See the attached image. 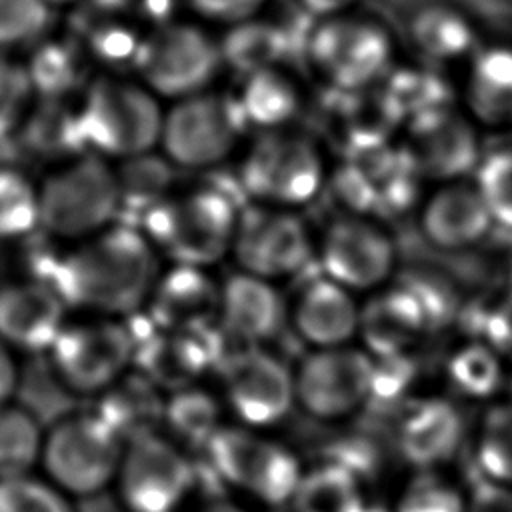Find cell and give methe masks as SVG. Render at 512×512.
I'll list each match as a JSON object with an SVG mask.
<instances>
[{"instance_id": "836d02e7", "label": "cell", "mask_w": 512, "mask_h": 512, "mask_svg": "<svg viewBox=\"0 0 512 512\" xmlns=\"http://www.w3.org/2000/svg\"><path fill=\"white\" fill-rule=\"evenodd\" d=\"M44 426L18 402L0 406V480L34 474L40 466Z\"/></svg>"}, {"instance_id": "f35d334b", "label": "cell", "mask_w": 512, "mask_h": 512, "mask_svg": "<svg viewBox=\"0 0 512 512\" xmlns=\"http://www.w3.org/2000/svg\"><path fill=\"white\" fill-rule=\"evenodd\" d=\"M452 386L472 398H488L502 384V356L486 342H470L448 360Z\"/></svg>"}, {"instance_id": "f546056e", "label": "cell", "mask_w": 512, "mask_h": 512, "mask_svg": "<svg viewBox=\"0 0 512 512\" xmlns=\"http://www.w3.org/2000/svg\"><path fill=\"white\" fill-rule=\"evenodd\" d=\"M234 98L246 128L256 134L292 128L304 106L302 84L284 66L244 76Z\"/></svg>"}, {"instance_id": "5bb4252c", "label": "cell", "mask_w": 512, "mask_h": 512, "mask_svg": "<svg viewBox=\"0 0 512 512\" xmlns=\"http://www.w3.org/2000/svg\"><path fill=\"white\" fill-rule=\"evenodd\" d=\"M322 276L352 294L386 288L398 270V246L388 228L372 218L346 214L332 218L316 238Z\"/></svg>"}, {"instance_id": "8992f818", "label": "cell", "mask_w": 512, "mask_h": 512, "mask_svg": "<svg viewBox=\"0 0 512 512\" xmlns=\"http://www.w3.org/2000/svg\"><path fill=\"white\" fill-rule=\"evenodd\" d=\"M162 122L164 114L146 86L112 76L90 82L78 108L86 148L118 160L148 154L160 144Z\"/></svg>"}, {"instance_id": "bcb514c9", "label": "cell", "mask_w": 512, "mask_h": 512, "mask_svg": "<svg viewBox=\"0 0 512 512\" xmlns=\"http://www.w3.org/2000/svg\"><path fill=\"white\" fill-rule=\"evenodd\" d=\"M400 284L418 298L432 322V328L448 322L454 316L458 308V292L452 286V280L446 278L442 272L428 268L408 270L402 276Z\"/></svg>"}, {"instance_id": "e575fe53", "label": "cell", "mask_w": 512, "mask_h": 512, "mask_svg": "<svg viewBox=\"0 0 512 512\" xmlns=\"http://www.w3.org/2000/svg\"><path fill=\"white\" fill-rule=\"evenodd\" d=\"M114 172L118 184V216L130 214L134 220L142 222L152 208L170 196L172 170L166 158H158L150 152L140 154L122 160L120 168Z\"/></svg>"}, {"instance_id": "3957f363", "label": "cell", "mask_w": 512, "mask_h": 512, "mask_svg": "<svg viewBox=\"0 0 512 512\" xmlns=\"http://www.w3.org/2000/svg\"><path fill=\"white\" fill-rule=\"evenodd\" d=\"M238 176L254 206L298 212L324 192L330 168L314 138L286 128L256 134L242 154Z\"/></svg>"}, {"instance_id": "f5cc1de1", "label": "cell", "mask_w": 512, "mask_h": 512, "mask_svg": "<svg viewBox=\"0 0 512 512\" xmlns=\"http://www.w3.org/2000/svg\"><path fill=\"white\" fill-rule=\"evenodd\" d=\"M294 6L314 22L356 12L362 0H292Z\"/></svg>"}, {"instance_id": "d6a6232c", "label": "cell", "mask_w": 512, "mask_h": 512, "mask_svg": "<svg viewBox=\"0 0 512 512\" xmlns=\"http://www.w3.org/2000/svg\"><path fill=\"white\" fill-rule=\"evenodd\" d=\"M290 38L282 26L262 16L230 26L220 40L222 62L242 78L284 64Z\"/></svg>"}, {"instance_id": "1f68e13d", "label": "cell", "mask_w": 512, "mask_h": 512, "mask_svg": "<svg viewBox=\"0 0 512 512\" xmlns=\"http://www.w3.org/2000/svg\"><path fill=\"white\" fill-rule=\"evenodd\" d=\"M382 94L398 114L402 128L424 116L452 108L458 98L454 86L438 66L426 62H402L392 68L380 84Z\"/></svg>"}, {"instance_id": "ffe728a7", "label": "cell", "mask_w": 512, "mask_h": 512, "mask_svg": "<svg viewBox=\"0 0 512 512\" xmlns=\"http://www.w3.org/2000/svg\"><path fill=\"white\" fill-rule=\"evenodd\" d=\"M328 140L342 158L386 148L402 138V122L380 86L360 92H330L324 104Z\"/></svg>"}, {"instance_id": "60d3db41", "label": "cell", "mask_w": 512, "mask_h": 512, "mask_svg": "<svg viewBox=\"0 0 512 512\" xmlns=\"http://www.w3.org/2000/svg\"><path fill=\"white\" fill-rule=\"evenodd\" d=\"M494 226L512 232V144L484 150L472 176Z\"/></svg>"}, {"instance_id": "83f0119b", "label": "cell", "mask_w": 512, "mask_h": 512, "mask_svg": "<svg viewBox=\"0 0 512 512\" xmlns=\"http://www.w3.org/2000/svg\"><path fill=\"white\" fill-rule=\"evenodd\" d=\"M464 436L458 408L442 398L416 402L400 420L398 448L406 462L422 470H432L448 462Z\"/></svg>"}, {"instance_id": "7bdbcfd3", "label": "cell", "mask_w": 512, "mask_h": 512, "mask_svg": "<svg viewBox=\"0 0 512 512\" xmlns=\"http://www.w3.org/2000/svg\"><path fill=\"white\" fill-rule=\"evenodd\" d=\"M0 512H76L74 500L42 474L0 480Z\"/></svg>"}, {"instance_id": "9c48e42d", "label": "cell", "mask_w": 512, "mask_h": 512, "mask_svg": "<svg viewBox=\"0 0 512 512\" xmlns=\"http://www.w3.org/2000/svg\"><path fill=\"white\" fill-rule=\"evenodd\" d=\"M40 226L52 236L92 238L118 218L116 172L98 154L76 156L38 188Z\"/></svg>"}, {"instance_id": "52a82bcc", "label": "cell", "mask_w": 512, "mask_h": 512, "mask_svg": "<svg viewBox=\"0 0 512 512\" xmlns=\"http://www.w3.org/2000/svg\"><path fill=\"white\" fill-rule=\"evenodd\" d=\"M424 184L426 178L402 140L364 156L342 158L328 180L342 212L382 224L418 210Z\"/></svg>"}, {"instance_id": "c3c4849f", "label": "cell", "mask_w": 512, "mask_h": 512, "mask_svg": "<svg viewBox=\"0 0 512 512\" xmlns=\"http://www.w3.org/2000/svg\"><path fill=\"white\" fill-rule=\"evenodd\" d=\"M34 94L26 66L0 56V140L18 132Z\"/></svg>"}, {"instance_id": "44dd1931", "label": "cell", "mask_w": 512, "mask_h": 512, "mask_svg": "<svg viewBox=\"0 0 512 512\" xmlns=\"http://www.w3.org/2000/svg\"><path fill=\"white\" fill-rule=\"evenodd\" d=\"M66 324V302L44 282L0 288V340L14 352H48Z\"/></svg>"}, {"instance_id": "ab89813d", "label": "cell", "mask_w": 512, "mask_h": 512, "mask_svg": "<svg viewBox=\"0 0 512 512\" xmlns=\"http://www.w3.org/2000/svg\"><path fill=\"white\" fill-rule=\"evenodd\" d=\"M40 226V196L28 176L0 168V240L26 236Z\"/></svg>"}, {"instance_id": "7402d4cb", "label": "cell", "mask_w": 512, "mask_h": 512, "mask_svg": "<svg viewBox=\"0 0 512 512\" xmlns=\"http://www.w3.org/2000/svg\"><path fill=\"white\" fill-rule=\"evenodd\" d=\"M146 306L160 332H202L218 322L220 284L206 268L174 264L156 278Z\"/></svg>"}, {"instance_id": "ac0fdd59", "label": "cell", "mask_w": 512, "mask_h": 512, "mask_svg": "<svg viewBox=\"0 0 512 512\" xmlns=\"http://www.w3.org/2000/svg\"><path fill=\"white\" fill-rule=\"evenodd\" d=\"M400 140L436 184L468 180L484 156L480 128L456 106L406 124Z\"/></svg>"}, {"instance_id": "f6af8a7d", "label": "cell", "mask_w": 512, "mask_h": 512, "mask_svg": "<svg viewBox=\"0 0 512 512\" xmlns=\"http://www.w3.org/2000/svg\"><path fill=\"white\" fill-rule=\"evenodd\" d=\"M50 22L44 0H0V48H16L38 40Z\"/></svg>"}, {"instance_id": "11a10c76", "label": "cell", "mask_w": 512, "mask_h": 512, "mask_svg": "<svg viewBox=\"0 0 512 512\" xmlns=\"http://www.w3.org/2000/svg\"><path fill=\"white\" fill-rule=\"evenodd\" d=\"M196 512H242V510H240L238 506L230 504V502H220V500H216V502H210V504L202 506V508L196 510Z\"/></svg>"}, {"instance_id": "d4e9b609", "label": "cell", "mask_w": 512, "mask_h": 512, "mask_svg": "<svg viewBox=\"0 0 512 512\" xmlns=\"http://www.w3.org/2000/svg\"><path fill=\"white\" fill-rule=\"evenodd\" d=\"M428 330H432V322L426 310L400 282L374 292L360 306L358 338L372 358L404 356Z\"/></svg>"}, {"instance_id": "681fc988", "label": "cell", "mask_w": 512, "mask_h": 512, "mask_svg": "<svg viewBox=\"0 0 512 512\" xmlns=\"http://www.w3.org/2000/svg\"><path fill=\"white\" fill-rule=\"evenodd\" d=\"M190 6L204 18L236 26L258 18L270 0H188Z\"/></svg>"}, {"instance_id": "cb8c5ba5", "label": "cell", "mask_w": 512, "mask_h": 512, "mask_svg": "<svg viewBox=\"0 0 512 512\" xmlns=\"http://www.w3.org/2000/svg\"><path fill=\"white\" fill-rule=\"evenodd\" d=\"M462 112L480 128L512 130V46L480 44L464 64L458 86Z\"/></svg>"}, {"instance_id": "ee69618b", "label": "cell", "mask_w": 512, "mask_h": 512, "mask_svg": "<svg viewBox=\"0 0 512 512\" xmlns=\"http://www.w3.org/2000/svg\"><path fill=\"white\" fill-rule=\"evenodd\" d=\"M396 512H466V496L440 474L422 470L402 490Z\"/></svg>"}, {"instance_id": "f1b7e54d", "label": "cell", "mask_w": 512, "mask_h": 512, "mask_svg": "<svg viewBox=\"0 0 512 512\" xmlns=\"http://www.w3.org/2000/svg\"><path fill=\"white\" fill-rule=\"evenodd\" d=\"M210 332H158L146 342H138L134 370L142 372L156 386L180 390L192 382L212 362Z\"/></svg>"}, {"instance_id": "4fadbf2b", "label": "cell", "mask_w": 512, "mask_h": 512, "mask_svg": "<svg viewBox=\"0 0 512 512\" xmlns=\"http://www.w3.org/2000/svg\"><path fill=\"white\" fill-rule=\"evenodd\" d=\"M204 450L222 480L270 506L288 504L304 474L288 446L246 426H222Z\"/></svg>"}, {"instance_id": "5b68a950", "label": "cell", "mask_w": 512, "mask_h": 512, "mask_svg": "<svg viewBox=\"0 0 512 512\" xmlns=\"http://www.w3.org/2000/svg\"><path fill=\"white\" fill-rule=\"evenodd\" d=\"M124 440L94 412H68L44 428L40 474L72 500L114 486Z\"/></svg>"}, {"instance_id": "7c38bea8", "label": "cell", "mask_w": 512, "mask_h": 512, "mask_svg": "<svg viewBox=\"0 0 512 512\" xmlns=\"http://www.w3.org/2000/svg\"><path fill=\"white\" fill-rule=\"evenodd\" d=\"M222 66L220 42L188 22H168L150 32L134 58L146 88L174 100L206 92Z\"/></svg>"}, {"instance_id": "d6986e66", "label": "cell", "mask_w": 512, "mask_h": 512, "mask_svg": "<svg viewBox=\"0 0 512 512\" xmlns=\"http://www.w3.org/2000/svg\"><path fill=\"white\" fill-rule=\"evenodd\" d=\"M418 230L438 252H466L480 246L494 220L472 180L436 184L418 206Z\"/></svg>"}, {"instance_id": "9f6ffc18", "label": "cell", "mask_w": 512, "mask_h": 512, "mask_svg": "<svg viewBox=\"0 0 512 512\" xmlns=\"http://www.w3.org/2000/svg\"><path fill=\"white\" fill-rule=\"evenodd\" d=\"M48 6H54V4H70V2H80V0H44Z\"/></svg>"}, {"instance_id": "816d5d0a", "label": "cell", "mask_w": 512, "mask_h": 512, "mask_svg": "<svg viewBox=\"0 0 512 512\" xmlns=\"http://www.w3.org/2000/svg\"><path fill=\"white\" fill-rule=\"evenodd\" d=\"M466 512H512V484L482 480L466 498Z\"/></svg>"}, {"instance_id": "603a6c76", "label": "cell", "mask_w": 512, "mask_h": 512, "mask_svg": "<svg viewBox=\"0 0 512 512\" xmlns=\"http://www.w3.org/2000/svg\"><path fill=\"white\" fill-rule=\"evenodd\" d=\"M288 320L314 350L350 346L358 338L360 304L356 294L320 276L298 290L288 306Z\"/></svg>"}, {"instance_id": "b9f144b4", "label": "cell", "mask_w": 512, "mask_h": 512, "mask_svg": "<svg viewBox=\"0 0 512 512\" xmlns=\"http://www.w3.org/2000/svg\"><path fill=\"white\" fill-rule=\"evenodd\" d=\"M476 450L486 480L512 484V404L496 406L484 416Z\"/></svg>"}, {"instance_id": "9a60e30c", "label": "cell", "mask_w": 512, "mask_h": 512, "mask_svg": "<svg viewBox=\"0 0 512 512\" xmlns=\"http://www.w3.org/2000/svg\"><path fill=\"white\" fill-rule=\"evenodd\" d=\"M232 256L238 272L276 284L306 268L316 238L298 212L254 206L240 214Z\"/></svg>"}, {"instance_id": "7dc6e473", "label": "cell", "mask_w": 512, "mask_h": 512, "mask_svg": "<svg viewBox=\"0 0 512 512\" xmlns=\"http://www.w3.org/2000/svg\"><path fill=\"white\" fill-rule=\"evenodd\" d=\"M26 70L34 92L46 98H58L78 78L76 58L64 44L42 46L32 56V66Z\"/></svg>"}, {"instance_id": "74e56055", "label": "cell", "mask_w": 512, "mask_h": 512, "mask_svg": "<svg viewBox=\"0 0 512 512\" xmlns=\"http://www.w3.org/2000/svg\"><path fill=\"white\" fill-rule=\"evenodd\" d=\"M26 134V144L40 156H76L82 148H86L78 112L70 114L62 110L56 102H48L38 108L36 114L24 118L22 126Z\"/></svg>"}, {"instance_id": "484cf974", "label": "cell", "mask_w": 512, "mask_h": 512, "mask_svg": "<svg viewBox=\"0 0 512 512\" xmlns=\"http://www.w3.org/2000/svg\"><path fill=\"white\" fill-rule=\"evenodd\" d=\"M288 320V304L276 284L244 272L220 284L218 324L222 334L248 346L274 338Z\"/></svg>"}, {"instance_id": "d590c367", "label": "cell", "mask_w": 512, "mask_h": 512, "mask_svg": "<svg viewBox=\"0 0 512 512\" xmlns=\"http://www.w3.org/2000/svg\"><path fill=\"white\" fill-rule=\"evenodd\" d=\"M218 400L198 386H184L166 398L164 432L182 448H206L210 438L222 428Z\"/></svg>"}, {"instance_id": "277c9868", "label": "cell", "mask_w": 512, "mask_h": 512, "mask_svg": "<svg viewBox=\"0 0 512 512\" xmlns=\"http://www.w3.org/2000/svg\"><path fill=\"white\" fill-rule=\"evenodd\" d=\"M240 210L222 190L168 196L142 218V234L176 266L206 268L232 254Z\"/></svg>"}, {"instance_id": "2e32d148", "label": "cell", "mask_w": 512, "mask_h": 512, "mask_svg": "<svg viewBox=\"0 0 512 512\" xmlns=\"http://www.w3.org/2000/svg\"><path fill=\"white\" fill-rule=\"evenodd\" d=\"M296 404L318 420L356 412L374 390V358L360 348L312 350L294 370Z\"/></svg>"}, {"instance_id": "30bf717a", "label": "cell", "mask_w": 512, "mask_h": 512, "mask_svg": "<svg viewBox=\"0 0 512 512\" xmlns=\"http://www.w3.org/2000/svg\"><path fill=\"white\" fill-rule=\"evenodd\" d=\"M194 484L188 452L162 430L124 444L112 490L124 512H182Z\"/></svg>"}, {"instance_id": "ba28073f", "label": "cell", "mask_w": 512, "mask_h": 512, "mask_svg": "<svg viewBox=\"0 0 512 512\" xmlns=\"http://www.w3.org/2000/svg\"><path fill=\"white\" fill-rule=\"evenodd\" d=\"M138 340L114 316L66 322L50 346V370L58 384L78 396H102L134 368Z\"/></svg>"}, {"instance_id": "e0dca14e", "label": "cell", "mask_w": 512, "mask_h": 512, "mask_svg": "<svg viewBox=\"0 0 512 512\" xmlns=\"http://www.w3.org/2000/svg\"><path fill=\"white\" fill-rule=\"evenodd\" d=\"M222 374L226 404L246 428L272 426L296 404L294 370L256 346L232 354Z\"/></svg>"}, {"instance_id": "8d00e7d4", "label": "cell", "mask_w": 512, "mask_h": 512, "mask_svg": "<svg viewBox=\"0 0 512 512\" xmlns=\"http://www.w3.org/2000/svg\"><path fill=\"white\" fill-rule=\"evenodd\" d=\"M292 512H364L356 478L342 466H316L302 480L288 502Z\"/></svg>"}, {"instance_id": "f907efd6", "label": "cell", "mask_w": 512, "mask_h": 512, "mask_svg": "<svg viewBox=\"0 0 512 512\" xmlns=\"http://www.w3.org/2000/svg\"><path fill=\"white\" fill-rule=\"evenodd\" d=\"M484 334L500 356H512V292H500V300L488 308Z\"/></svg>"}, {"instance_id": "6da1fadb", "label": "cell", "mask_w": 512, "mask_h": 512, "mask_svg": "<svg viewBox=\"0 0 512 512\" xmlns=\"http://www.w3.org/2000/svg\"><path fill=\"white\" fill-rule=\"evenodd\" d=\"M156 270V250L142 230L116 224L66 254L54 270L52 288L66 306L116 316L148 300Z\"/></svg>"}, {"instance_id": "8fae6325", "label": "cell", "mask_w": 512, "mask_h": 512, "mask_svg": "<svg viewBox=\"0 0 512 512\" xmlns=\"http://www.w3.org/2000/svg\"><path fill=\"white\" fill-rule=\"evenodd\" d=\"M246 130L236 98L206 90L176 100L164 114L160 146L170 164L212 168L236 152Z\"/></svg>"}, {"instance_id": "4dcf8cb0", "label": "cell", "mask_w": 512, "mask_h": 512, "mask_svg": "<svg viewBox=\"0 0 512 512\" xmlns=\"http://www.w3.org/2000/svg\"><path fill=\"white\" fill-rule=\"evenodd\" d=\"M94 412L126 442L162 432L166 398L164 390L156 386L138 370H130L110 390L98 396Z\"/></svg>"}, {"instance_id": "4316f807", "label": "cell", "mask_w": 512, "mask_h": 512, "mask_svg": "<svg viewBox=\"0 0 512 512\" xmlns=\"http://www.w3.org/2000/svg\"><path fill=\"white\" fill-rule=\"evenodd\" d=\"M406 38L432 66L466 64L480 48L476 22L460 8L444 2H430L416 8L406 20Z\"/></svg>"}, {"instance_id": "db71d44e", "label": "cell", "mask_w": 512, "mask_h": 512, "mask_svg": "<svg viewBox=\"0 0 512 512\" xmlns=\"http://www.w3.org/2000/svg\"><path fill=\"white\" fill-rule=\"evenodd\" d=\"M18 352H14L4 340H0V406L14 402V394L20 384Z\"/></svg>"}, {"instance_id": "7a4b0ae2", "label": "cell", "mask_w": 512, "mask_h": 512, "mask_svg": "<svg viewBox=\"0 0 512 512\" xmlns=\"http://www.w3.org/2000/svg\"><path fill=\"white\" fill-rule=\"evenodd\" d=\"M304 54L310 72L328 92L378 88L400 60L394 32L360 10L314 22Z\"/></svg>"}]
</instances>
